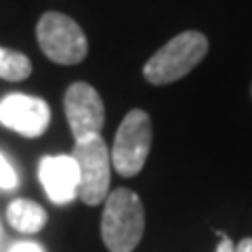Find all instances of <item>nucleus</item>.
Masks as SVG:
<instances>
[{"label": "nucleus", "mask_w": 252, "mask_h": 252, "mask_svg": "<svg viewBox=\"0 0 252 252\" xmlns=\"http://www.w3.org/2000/svg\"><path fill=\"white\" fill-rule=\"evenodd\" d=\"M145 210L130 189H116L105 200L101 219V238L109 252H132L143 238Z\"/></svg>", "instance_id": "f257e3e1"}, {"label": "nucleus", "mask_w": 252, "mask_h": 252, "mask_svg": "<svg viewBox=\"0 0 252 252\" xmlns=\"http://www.w3.org/2000/svg\"><path fill=\"white\" fill-rule=\"evenodd\" d=\"M208 53V38L202 32H181L145 63L143 76L152 84H170L185 78Z\"/></svg>", "instance_id": "f03ea898"}, {"label": "nucleus", "mask_w": 252, "mask_h": 252, "mask_svg": "<svg viewBox=\"0 0 252 252\" xmlns=\"http://www.w3.org/2000/svg\"><path fill=\"white\" fill-rule=\"evenodd\" d=\"M36 38L42 53L59 65H76L89 55V40L82 28L63 13H44L36 26Z\"/></svg>", "instance_id": "7ed1b4c3"}, {"label": "nucleus", "mask_w": 252, "mask_h": 252, "mask_svg": "<svg viewBox=\"0 0 252 252\" xmlns=\"http://www.w3.org/2000/svg\"><path fill=\"white\" fill-rule=\"evenodd\" d=\"M72 158L78 164V198L89 206H97L107 198L109 191V164L112 156L101 135L78 139Z\"/></svg>", "instance_id": "20e7f679"}, {"label": "nucleus", "mask_w": 252, "mask_h": 252, "mask_svg": "<svg viewBox=\"0 0 252 252\" xmlns=\"http://www.w3.org/2000/svg\"><path fill=\"white\" fill-rule=\"evenodd\" d=\"M152 149V120L143 109H132L124 116L109 149L114 168L122 177H135L145 166Z\"/></svg>", "instance_id": "39448f33"}, {"label": "nucleus", "mask_w": 252, "mask_h": 252, "mask_svg": "<svg viewBox=\"0 0 252 252\" xmlns=\"http://www.w3.org/2000/svg\"><path fill=\"white\" fill-rule=\"evenodd\" d=\"M65 114L76 141L99 135L105 122V107L101 94L86 82H74L67 89Z\"/></svg>", "instance_id": "423d86ee"}, {"label": "nucleus", "mask_w": 252, "mask_h": 252, "mask_svg": "<svg viewBox=\"0 0 252 252\" xmlns=\"http://www.w3.org/2000/svg\"><path fill=\"white\" fill-rule=\"evenodd\" d=\"M51 109L46 101L30 94H6L0 101V124L23 137H40L49 128Z\"/></svg>", "instance_id": "0eeeda50"}, {"label": "nucleus", "mask_w": 252, "mask_h": 252, "mask_svg": "<svg viewBox=\"0 0 252 252\" xmlns=\"http://www.w3.org/2000/svg\"><path fill=\"white\" fill-rule=\"evenodd\" d=\"M38 177L44 187L46 195L57 202L67 204L78 195V183H80V175H78V164L72 156H49L40 160V168H38Z\"/></svg>", "instance_id": "6e6552de"}, {"label": "nucleus", "mask_w": 252, "mask_h": 252, "mask_svg": "<svg viewBox=\"0 0 252 252\" xmlns=\"http://www.w3.org/2000/svg\"><path fill=\"white\" fill-rule=\"evenodd\" d=\"M6 219L21 233H38L46 225V212L32 200H13L6 208Z\"/></svg>", "instance_id": "1a4fd4ad"}, {"label": "nucleus", "mask_w": 252, "mask_h": 252, "mask_svg": "<svg viewBox=\"0 0 252 252\" xmlns=\"http://www.w3.org/2000/svg\"><path fill=\"white\" fill-rule=\"evenodd\" d=\"M32 74V63L23 53L9 51L0 46V78L9 82L26 80Z\"/></svg>", "instance_id": "9d476101"}, {"label": "nucleus", "mask_w": 252, "mask_h": 252, "mask_svg": "<svg viewBox=\"0 0 252 252\" xmlns=\"http://www.w3.org/2000/svg\"><path fill=\"white\" fill-rule=\"evenodd\" d=\"M17 185V175H15L9 160L0 154V189H13Z\"/></svg>", "instance_id": "9b49d317"}, {"label": "nucleus", "mask_w": 252, "mask_h": 252, "mask_svg": "<svg viewBox=\"0 0 252 252\" xmlns=\"http://www.w3.org/2000/svg\"><path fill=\"white\" fill-rule=\"evenodd\" d=\"M9 252H44L40 244H36V242H19V244H15V246H11Z\"/></svg>", "instance_id": "f8f14e48"}, {"label": "nucleus", "mask_w": 252, "mask_h": 252, "mask_svg": "<svg viewBox=\"0 0 252 252\" xmlns=\"http://www.w3.org/2000/svg\"><path fill=\"white\" fill-rule=\"evenodd\" d=\"M233 250H235V244H233L229 238H227V235H223L215 252H233Z\"/></svg>", "instance_id": "ddd939ff"}, {"label": "nucleus", "mask_w": 252, "mask_h": 252, "mask_svg": "<svg viewBox=\"0 0 252 252\" xmlns=\"http://www.w3.org/2000/svg\"><path fill=\"white\" fill-rule=\"evenodd\" d=\"M233 252H252V238H246V240H242L238 246H235Z\"/></svg>", "instance_id": "4468645a"}]
</instances>
